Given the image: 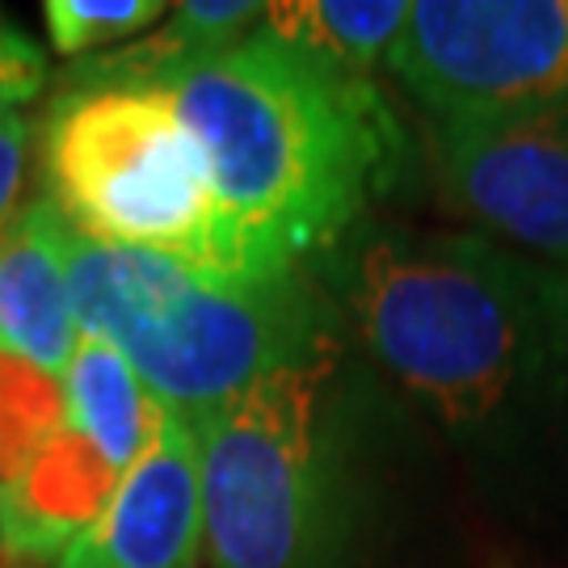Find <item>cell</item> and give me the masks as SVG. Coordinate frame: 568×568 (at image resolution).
I'll use <instances>...</instances> for the list:
<instances>
[{
  "label": "cell",
  "instance_id": "12",
  "mask_svg": "<svg viewBox=\"0 0 568 568\" xmlns=\"http://www.w3.org/2000/svg\"><path fill=\"white\" fill-rule=\"evenodd\" d=\"M63 400H68V426L93 438L122 476L140 464L148 447L161 438L169 408L148 392L135 366L122 358L114 345L84 337L77 342L72 363L63 366Z\"/></svg>",
  "mask_w": 568,
  "mask_h": 568
},
{
  "label": "cell",
  "instance_id": "5",
  "mask_svg": "<svg viewBox=\"0 0 568 568\" xmlns=\"http://www.w3.org/2000/svg\"><path fill=\"white\" fill-rule=\"evenodd\" d=\"M39 148L47 199L77 236L199 270H248L215 199L203 143L164 89H60Z\"/></svg>",
  "mask_w": 568,
  "mask_h": 568
},
{
  "label": "cell",
  "instance_id": "14",
  "mask_svg": "<svg viewBox=\"0 0 568 568\" xmlns=\"http://www.w3.org/2000/svg\"><path fill=\"white\" fill-rule=\"evenodd\" d=\"M63 426L68 400L60 375L0 349V485Z\"/></svg>",
  "mask_w": 568,
  "mask_h": 568
},
{
  "label": "cell",
  "instance_id": "1",
  "mask_svg": "<svg viewBox=\"0 0 568 568\" xmlns=\"http://www.w3.org/2000/svg\"><path fill=\"white\" fill-rule=\"evenodd\" d=\"M307 274L371 363L459 434L568 396V270L485 232L366 215Z\"/></svg>",
  "mask_w": 568,
  "mask_h": 568
},
{
  "label": "cell",
  "instance_id": "6",
  "mask_svg": "<svg viewBox=\"0 0 568 568\" xmlns=\"http://www.w3.org/2000/svg\"><path fill=\"white\" fill-rule=\"evenodd\" d=\"M387 68L429 119L568 110V0H422Z\"/></svg>",
  "mask_w": 568,
  "mask_h": 568
},
{
  "label": "cell",
  "instance_id": "8",
  "mask_svg": "<svg viewBox=\"0 0 568 568\" xmlns=\"http://www.w3.org/2000/svg\"><path fill=\"white\" fill-rule=\"evenodd\" d=\"M203 548L199 434L169 417L102 518L51 568H199Z\"/></svg>",
  "mask_w": 568,
  "mask_h": 568
},
{
  "label": "cell",
  "instance_id": "2",
  "mask_svg": "<svg viewBox=\"0 0 568 568\" xmlns=\"http://www.w3.org/2000/svg\"><path fill=\"white\" fill-rule=\"evenodd\" d=\"M203 143L215 199L257 274L307 270L396 185L413 140L371 77L262 26L164 89Z\"/></svg>",
  "mask_w": 568,
  "mask_h": 568
},
{
  "label": "cell",
  "instance_id": "15",
  "mask_svg": "<svg viewBox=\"0 0 568 568\" xmlns=\"http://www.w3.org/2000/svg\"><path fill=\"white\" fill-rule=\"evenodd\" d=\"M164 13H173L161 0H47L42 21L51 51L63 60H89L105 47L156 30Z\"/></svg>",
  "mask_w": 568,
  "mask_h": 568
},
{
  "label": "cell",
  "instance_id": "3",
  "mask_svg": "<svg viewBox=\"0 0 568 568\" xmlns=\"http://www.w3.org/2000/svg\"><path fill=\"white\" fill-rule=\"evenodd\" d=\"M375 400L345 345L248 387L199 429L211 568H358Z\"/></svg>",
  "mask_w": 568,
  "mask_h": 568
},
{
  "label": "cell",
  "instance_id": "11",
  "mask_svg": "<svg viewBox=\"0 0 568 568\" xmlns=\"http://www.w3.org/2000/svg\"><path fill=\"white\" fill-rule=\"evenodd\" d=\"M265 4L253 0H185L164 18L148 39L126 42L110 55L77 60L60 77L63 89L81 84H135V89H169L190 68L224 55L262 26Z\"/></svg>",
  "mask_w": 568,
  "mask_h": 568
},
{
  "label": "cell",
  "instance_id": "17",
  "mask_svg": "<svg viewBox=\"0 0 568 568\" xmlns=\"http://www.w3.org/2000/svg\"><path fill=\"white\" fill-rule=\"evenodd\" d=\"M47 68L42 63H9L0 60V105H26L30 98H39Z\"/></svg>",
  "mask_w": 568,
  "mask_h": 568
},
{
  "label": "cell",
  "instance_id": "7",
  "mask_svg": "<svg viewBox=\"0 0 568 568\" xmlns=\"http://www.w3.org/2000/svg\"><path fill=\"white\" fill-rule=\"evenodd\" d=\"M426 156L450 211L493 241L568 270V110L426 119Z\"/></svg>",
  "mask_w": 568,
  "mask_h": 568
},
{
  "label": "cell",
  "instance_id": "4",
  "mask_svg": "<svg viewBox=\"0 0 568 568\" xmlns=\"http://www.w3.org/2000/svg\"><path fill=\"white\" fill-rule=\"evenodd\" d=\"M68 283L84 337L114 345L194 434L265 375L312 363L349 337L307 270H199L72 232Z\"/></svg>",
  "mask_w": 568,
  "mask_h": 568
},
{
  "label": "cell",
  "instance_id": "16",
  "mask_svg": "<svg viewBox=\"0 0 568 568\" xmlns=\"http://www.w3.org/2000/svg\"><path fill=\"white\" fill-rule=\"evenodd\" d=\"M34 156V126L18 105H0V232L18 220L21 190L30 182Z\"/></svg>",
  "mask_w": 568,
  "mask_h": 568
},
{
  "label": "cell",
  "instance_id": "9",
  "mask_svg": "<svg viewBox=\"0 0 568 568\" xmlns=\"http://www.w3.org/2000/svg\"><path fill=\"white\" fill-rule=\"evenodd\" d=\"M122 471L93 438L63 426L0 485V556L18 565H55L105 514Z\"/></svg>",
  "mask_w": 568,
  "mask_h": 568
},
{
  "label": "cell",
  "instance_id": "13",
  "mask_svg": "<svg viewBox=\"0 0 568 568\" xmlns=\"http://www.w3.org/2000/svg\"><path fill=\"white\" fill-rule=\"evenodd\" d=\"M408 13L405 0H295L265 4L262 30L342 72L371 77V68L387 63Z\"/></svg>",
  "mask_w": 568,
  "mask_h": 568
},
{
  "label": "cell",
  "instance_id": "18",
  "mask_svg": "<svg viewBox=\"0 0 568 568\" xmlns=\"http://www.w3.org/2000/svg\"><path fill=\"white\" fill-rule=\"evenodd\" d=\"M0 60L9 63H42V47L26 30H18L13 21L0 13Z\"/></svg>",
  "mask_w": 568,
  "mask_h": 568
},
{
  "label": "cell",
  "instance_id": "10",
  "mask_svg": "<svg viewBox=\"0 0 568 568\" xmlns=\"http://www.w3.org/2000/svg\"><path fill=\"white\" fill-rule=\"evenodd\" d=\"M72 227L55 203L39 194L0 232V349L63 375L81 325L68 283Z\"/></svg>",
  "mask_w": 568,
  "mask_h": 568
}]
</instances>
